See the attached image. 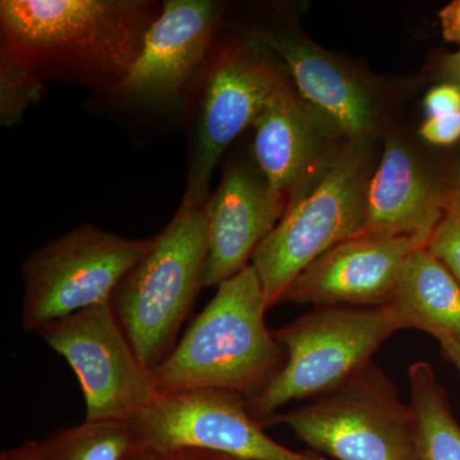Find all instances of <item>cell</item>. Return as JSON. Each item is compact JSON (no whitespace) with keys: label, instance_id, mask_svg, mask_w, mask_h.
Returning <instances> with one entry per match:
<instances>
[{"label":"cell","instance_id":"16","mask_svg":"<svg viewBox=\"0 0 460 460\" xmlns=\"http://www.w3.org/2000/svg\"><path fill=\"white\" fill-rule=\"evenodd\" d=\"M447 201L411 151L389 140L368 181L362 235L408 237L426 247Z\"/></svg>","mask_w":460,"mask_h":460},{"label":"cell","instance_id":"10","mask_svg":"<svg viewBox=\"0 0 460 460\" xmlns=\"http://www.w3.org/2000/svg\"><path fill=\"white\" fill-rule=\"evenodd\" d=\"M136 445L162 454L205 450L239 460H329L295 452L266 434L250 401L222 389H190L160 394L131 422Z\"/></svg>","mask_w":460,"mask_h":460},{"label":"cell","instance_id":"28","mask_svg":"<svg viewBox=\"0 0 460 460\" xmlns=\"http://www.w3.org/2000/svg\"><path fill=\"white\" fill-rule=\"evenodd\" d=\"M122 460H172L166 454L155 452L147 447H136Z\"/></svg>","mask_w":460,"mask_h":460},{"label":"cell","instance_id":"27","mask_svg":"<svg viewBox=\"0 0 460 460\" xmlns=\"http://www.w3.org/2000/svg\"><path fill=\"white\" fill-rule=\"evenodd\" d=\"M443 71L445 75L449 78L450 84L460 87V51L445 58Z\"/></svg>","mask_w":460,"mask_h":460},{"label":"cell","instance_id":"26","mask_svg":"<svg viewBox=\"0 0 460 460\" xmlns=\"http://www.w3.org/2000/svg\"><path fill=\"white\" fill-rule=\"evenodd\" d=\"M172 460H239L232 456H224L213 452H205V450H181V452L169 454Z\"/></svg>","mask_w":460,"mask_h":460},{"label":"cell","instance_id":"13","mask_svg":"<svg viewBox=\"0 0 460 460\" xmlns=\"http://www.w3.org/2000/svg\"><path fill=\"white\" fill-rule=\"evenodd\" d=\"M422 244L408 237L358 235L330 248L292 281L280 304L314 307L390 305L405 262Z\"/></svg>","mask_w":460,"mask_h":460},{"label":"cell","instance_id":"8","mask_svg":"<svg viewBox=\"0 0 460 460\" xmlns=\"http://www.w3.org/2000/svg\"><path fill=\"white\" fill-rule=\"evenodd\" d=\"M154 241L123 238L86 224L33 251L21 268L23 330L38 332L54 321L111 302Z\"/></svg>","mask_w":460,"mask_h":460},{"label":"cell","instance_id":"7","mask_svg":"<svg viewBox=\"0 0 460 460\" xmlns=\"http://www.w3.org/2000/svg\"><path fill=\"white\" fill-rule=\"evenodd\" d=\"M271 425H286L326 459L414 460L411 407L372 362L332 392L278 413L265 428Z\"/></svg>","mask_w":460,"mask_h":460},{"label":"cell","instance_id":"5","mask_svg":"<svg viewBox=\"0 0 460 460\" xmlns=\"http://www.w3.org/2000/svg\"><path fill=\"white\" fill-rule=\"evenodd\" d=\"M368 140L348 141L316 184L288 206L253 253L268 308L280 304L292 281L330 248L362 235L372 175Z\"/></svg>","mask_w":460,"mask_h":460},{"label":"cell","instance_id":"23","mask_svg":"<svg viewBox=\"0 0 460 460\" xmlns=\"http://www.w3.org/2000/svg\"><path fill=\"white\" fill-rule=\"evenodd\" d=\"M423 105L428 118L460 113V87L453 84L436 86L426 95Z\"/></svg>","mask_w":460,"mask_h":460},{"label":"cell","instance_id":"2","mask_svg":"<svg viewBox=\"0 0 460 460\" xmlns=\"http://www.w3.org/2000/svg\"><path fill=\"white\" fill-rule=\"evenodd\" d=\"M261 280L252 263L217 287L171 354L154 370L159 394L222 389L252 401L277 377L286 349L265 323Z\"/></svg>","mask_w":460,"mask_h":460},{"label":"cell","instance_id":"11","mask_svg":"<svg viewBox=\"0 0 460 460\" xmlns=\"http://www.w3.org/2000/svg\"><path fill=\"white\" fill-rule=\"evenodd\" d=\"M222 20V3L166 0L147 33L140 57L111 93L146 107L180 102L198 80Z\"/></svg>","mask_w":460,"mask_h":460},{"label":"cell","instance_id":"24","mask_svg":"<svg viewBox=\"0 0 460 460\" xmlns=\"http://www.w3.org/2000/svg\"><path fill=\"white\" fill-rule=\"evenodd\" d=\"M444 38L460 45V0L449 3L438 13Z\"/></svg>","mask_w":460,"mask_h":460},{"label":"cell","instance_id":"22","mask_svg":"<svg viewBox=\"0 0 460 460\" xmlns=\"http://www.w3.org/2000/svg\"><path fill=\"white\" fill-rule=\"evenodd\" d=\"M420 135L429 144L441 146L456 144L460 140V113L428 118L420 127Z\"/></svg>","mask_w":460,"mask_h":460},{"label":"cell","instance_id":"14","mask_svg":"<svg viewBox=\"0 0 460 460\" xmlns=\"http://www.w3.org/2000/svg\"><path fill=\"white\" fill-rule=\"evenodd\" d=\"M208 261L204 288L219 287L251 265L253 253L283 217L259 166L233 163L205 202Z\"/></svg>","mask_w":460,"mask_h":460},{"label":"cell","instance_id":"25","mask_svg":"<svg viewBox=\"0 0 460 460\" xmlns=\"http://www.w3.org/2000/svg\"><path fill=\"white\" fill-rule=\"evenodd\" d=\"M0 460H50L44 441H29L17 447L4 450Z\"/></svg>","mask_w":460,"mask_h":460},{"label":"cell","instance_id":"6","mask_svg":"<svg viewBox=\"0 0 460 460\" xmlns=\"http://www.w3.org/2000/svg\"><path fill=\"white\" fill-rule=\"evenodd\" d=\"M268 48L252 39H217L193 86L189 177L184 204L204 208L210 181L226 148L253 126L288 83Z\"/></svg>","mask_w":460,"mask_h":460},{"label":"cell","instance_id":"21","mask_svg":"<svg viewBox=\"0 0 460 460\" xmlns=\"http://www.w3.org/2000/svg\"><path fill=\"white\" fill-rule=\"evenodd\" d=\"M425 248L452 272L460 286V202L447 199L444 217Z\"/></svg>","mask_w":460,"mask_h":460},{"label":"cell","instance_id":"17","mask_svg":"<svg viewBox=\"0 0 460 460\" xmlns=\"http://www.w3.org/2000/svg\"><path fill=\"white\" fill-rule=\"evenodd\" d=\"M390 305L407 329L428 332L440 345L460 341V286L425 247L405 262Z\"/></svg>","mask_w":460,"mask_h":460},{"label":"cell","instance_id":"3","mask_svg":"<svg viewBox=\"0 0 460 460\" xmlns=\"http://www.w3.org/2000/svg\"><path fill=\"white\" fill-rule=\"evenodd\" d=\"M150 252L127 274L111 305L140 361L155 370L178 343L204 288L208 233L202 208L181 202Z\"/></svg>","mask_w":460,"mask_h":460},{"label":"cell","instance_id":"12","mask_svg":"<svg viewBox=\"0 0 460 460\" xmlns=\"http://www.w3.org/2000/svg\"><path fill=\"white\" fill-rule=\"evenodd\" d=\"M253 156L272 201L288 206L313 189L339 151L341 135L313 111L288 81L253 123Z\"/></svg>","mask_w":460,"mask_h":460},{"label":"cell","instance_id":"4","mask_svg":"<svg viewBox=\"0 0 460 460\" xmlns=\"http://www.w3.org/2000/svg\"><path fill=\"white\" fill-rule=\"evenodd\" d=\"M404 329V320L392 305L314 307L272 332L286 349V363L261 394L250 401L251 411L265 426L290 402L332 392L372 362L384 341Z\"/></svg>","mask_w":460,"mask_h":460},{"label":"cell","instance_id":"20","mask_svg":"<svg viewBox=\"0 0 460 460\" xmlns=\"http://www.w3.org/2000/svg\"><path fill=\"white\" fill-rule=\"evenodd\" d=\"M44 84L7 58L0 57V120L4 127L20 122L40 98Z\"/></svg>","mask_w":460,"mask_h":460},{"label":"cell","instance_id":"1","mask_svg":"<svg viewBox=\"0 0 460 460\" xmlns=\"http://www.w3.org/2000/svg\"><path fill=\"white\" fill-rule=\"evenodd\" d=\"M163 5L148 0H3L0 57L36 80L117 89Z\"/></svg>","mask_w":460,"mask_h":460},{"label":"cell","instance_id":"30","mask_svg":"<svg viewBox=\"0 0 460 460\" xmlns=\"http://www.w3.org/2000/svg\"><path fill=\"white\" fill-rule=\"evenodd\" d=\"M447 199H450V201L460 202V169L458 175H456V187H454L453 190L447 193Z\"/></svg>","mask_w":460,"mask_h":460},{"label":"cell","instance_id":"18","mask_svg":"<svg viewBox=\"0 0 460 460\" xmlns=\"http://www.w3.org/2000/svg\"><path fill=\"white\" fill-rule=\"evenodd\" d=\"M414 460H460V425L429 362L408 368Z\"/></svg>","mask_w":460,"mask_h":460},{"label":"cell","instance_id":"19","mask_svg":"<svg viewBox=\"0 0 460 460\" xmlns=\"http://www.w3.org/2000/svg\"><path fill=\"white\" fill-rule=\"evenodd\" d=\"M44 444L50 460H122L137 447L131 423L89 420L58 429Z\"/></svg>","mask_w":460,"mask_h":460},{"label":"cell","instance_id":"29","mask_svg":"<svg viewBox=\"0 0 460 460\" xmlns=\"http://www.w3.org/2000/svg\"><path fill=\"white\" fill-rule=\"evenodd\" d=\"M441 349H443L444 356L456 366L460 374V341L441 345Z\"/></svg>","mask_w":460,"mask_h":460},{"label":"cell","instance_id":"9","mask_svg":"<svg viewBox=\"0 0 460 460\" xmlns=\"http://www.w3.org/2000/svg\"><path fill=\"white\" fill-rule=\"evenodd\" d=\"M36 334L74 370L84 420L131 423L159 398L154 372L133 350L111 302L48 323Z\"/></svg>","mask_w":460,"mask_h":460},{"label":"cell","instance_id":"15","mask_svg":"<svg viewBox=\"0 0 460 460\" xmlns=\"http://www.w3.org/2000/svg\"><path fill=\"white\" fill-rule=\"evenodd\" d=\"M244 38L283 59L298 95L345 141L368 140L374 129L375 104L358 78L289 30L253 27L244 32Z\"/></svg>","mask_w":460,"mask_h":460}]
</instances>
